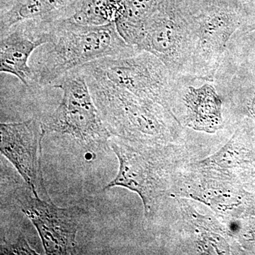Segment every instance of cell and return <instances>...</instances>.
Returning <instances> with one entry per match:
<instances>
[{
  "instance_id": "obj_12",
  "label": "cell",
  "mask_w": 255,
  "mask_h": 255,
  "mask_svg": "<svg viewBox=\"0 0 255 255\" xmlns=\"http://www.w3.org/2000/svg\"><path fill=\"white\" fill-rule=\"evenodd\" d=\"M126 0H76L62 18L85 25L115 23L123 14Z\"/></svg>"
},
{
  "instance_id": "obj_6",
  "label": "cell",
  "mask_w": 255,
  "mask_h": 255,
  "mask_svg": "<svg viewBox=\"0 0 255 255\" xmlns=\"http://www.w3.org/2000/svg\"><path fill=\"white\" fill-rule=\"evenodd\" d=\"M14 194L20 209L38 231L46 255L78 254L76 237L83 209L78 206L58 207L26 186L18 188Z\"/></svg>"
},
{
  "instance_id": "obj_4",
  "label": "cell",
  "mask_w": 255,
  "mask_h": 255,
  "mask_svg": "<svg viewBox=\"0 0 255 255\" xmlns=\"http://www.w3.org/2000/svg\"><path fill=\"white\" fill-rule=\"evenodd\" d=\"M135 48L155 55L173 75L189 71L192 42L182 0H159Z\"/></svg>"
},
{
  "instance_id": "obj_14",
  "label": "cell",
  "mask_w": 255,
  "mask_h": 255,
  "mask_svg": "<svg viewBox=\"0 0 255 255\" xmlns=\"http://www.w3.org/2000/svg\"><path fill=\"white\" fill-rule=\"evenodd\" d=\"M8 1V0H0V1H1V2H0V3H4V2H5V1Z\"/></svg>"
},
{
  "instance_id": "obj_1",
  "label": "cell",
  "mask_w": 255,
  "mask_h": 255,
  "mask_svg": "<svg viewBox=\"0 0 255 255\" xmlns=\"http://www.w3.org/2000/svg\"><path fill=\"white\" fill-rule=\"evenodd\" d=\"M32 23L47 39L31 62L33 82L38 86H50L64 74L96 60L139 52L124 41L115 23L85 25L69 18Z\"/></svg>"
},
{
  "instance_id": "obj_2",
  "label": "cell",
  "mask_w": 255,
  "mask_h": 255,
  "mask_svg": "<svg viewBox=\"0 0 255 255\" xmlns=\"http://www.w3.org/2000/svg\"><path fill=\"white\" fill-rule=\"evenodd\" d=\"M191 31L189 71L211 80L231 36L243 21L241 0H182Z\"/></svg>"
},
{
  "instance_id": "obj_8",
  "label": "cell",
  "mask_w": 255,
  "mask_h": 255,
  "mask_svg": "<svg viewBox=\"0 0 255 255\" xmlns=\"http://www.w3.org/2000/svg\"><path fill=\"white\" fill-rule=\"evenodd\" d=\"M110 143L119 162L118 174L104 190L122 187L137 193L141 198L145 216L153 214L159 190L155 165L142 149L130 145L127 140L112 135Z\"/></svg>"
},
{
  "instance_id": "obj_13",
  "label": "cell",
  "mask_w": 255,
  "mask_h": 255,
  "mask_svg": "<svg viewBox=\"0 0 255 255\" xmlns=\"http://www.w3.org/2000/svg\"><path fill=\"white\" fill-rule=\"evenodd\" d=\"M1 255L39 254L29 246L25 236L21 234L10 243L4 238V241L1 244Z\"/></svg>"
},
{
  "instance_id": "obj_15",
  "label": "cell",
  "mask_w": 255,
  "mask_h": 255,
  "mask_svg": "<svg viewBox=\"0 0 255 255\" xmlns=\"http://www.w3.org/2000/svg\"><path fill=\"white\" fill-rule=\"evenodd\" d=\"M251 29L252 30H255V24L254 25V26H253V27H252Z\"/></svg>"
},
{
  "instance_id": "obj_9",
  "label": "cell",
  "mask_w": 255,
  "mask_h": 255,
  "mask_svg": "<svg viewBox=\"0 0 255 255\" xmlns=\"http://www.w3.org/2000/svg\"><path fill=\"white\" fill-rule=\"evenodd\" d=\"M0 35V72L10 74L30 86L33 84L30 58L37 48L47 43L46 37L28 21L17 23Z\"/></svg>"
},
{
  "instance_id": "obj_5",
  "label": "cell",
  "mask_w": 255,
  "mask_h": 255,
  "mask_svg": "<svg viewBox=\"0 0 255 255\" xmlns=\"http://www.w3.org/2000/svg\"><path fill=\"white\" fill-rule=\"evenodd\" d=\"M134 95L162 105L172 89V73L155 55L139 51L129 56L107 58L80 67Z\"/></svg>"
},
{
  "instance_id": "obj_10",
  "label": "cell",
  "mask_w": 255,
  "mask_h": 255,
  "mask_svg": "<svg viewBox=\"0 0 255 255\" xmlns=\"http://www.w3.org/2000/svg\"><path fill=\"white\" fill-rule=\"evenodd\" d=\"M76 0H8L0 4V34L29 20L52 21L62 17Z\"/></svg>"
},
{
  "instance_id": "obj_3",
  "label": "cell",
  "mask_w": 255,
  "mask_h": 255,
  "mask_svg": "<svg viewBox=\"0 0 255 255\" xmlns=\"http://www.w3.org/2000/svg\"><path fill=\"white\" fill-rule=\"evenodd\" d=\"M50 86L61 90L63 97L55 110L41 119L46 132L68 135L93 152L110 142L112 134L101 117L81 68L64 74Z\"/></svg>"
},
{
  "instance_id": "obj_11",
  "label": "cell",
  "mask_w": 255,
  "mask_h": 255,
  "mask_svg": "<svg viewBox=\"0 0 255 255\" xmlns=\"http://www.w3.org/2000/svg\"><path fill=\"white\" fill-rule=\"evenodd\" d=\"M189 125L198 130L214 131L222 124L221 101L209 84L189 87L185 97Z\"/></svg>"
},
{
  "instance_id": "obj_7",
  "label": "cell",
  "mask_w": 255,
  "mask_h": 255,
  "mask_svg": "<svg viewBox=\"0 0 255 255\" xmlns=\"http://www.w3.org/2000/svg\"><path fill=\"white\" fill-rule=\"evenodd\" d=\"M46 133L41 119L1 123L0 151L33 194L50 199L42 170V141Z\"/></svg>"
}]
</instances>
